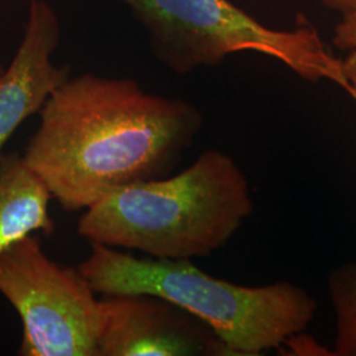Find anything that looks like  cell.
Returning <instances> with one entry per match:
<instances>
[{"label": "cell", "mask_w": 356, "mask_h": 356, "mask_svg": "<svg viewBox=\"0 0 356 356\" xmlns=\"http://www.w3.org/2000/svg\"><path fill=\"white\" fill-rule=\"evenodd\" d=\"M51 194L23 156H0V254L28 235H51Z\"/></svg>", "instance_id": "ba28073f"}, {"label": "cell", "mask_w": 356, "mask_h": 356, "mask_svg": "<svg viewBox=\"0 0 356 356\" xmlns=\"http://www.w3.org/2000/svg\"><path fill=\"white\" fill-rule=\"evenodd\" d=\"M78 268L102 296L151 294L201 319L232 356H257L288 343L316 318L318 302L291 281L244 286L191 260L135 257L99 243Z\"/></svg>", "instance_id": "3957f363"}, {"label": "cell", "mask_w": 356, "mask_h": 356, "mask_svg": "<svg viewBox=\"0 0 356 356\" xmlns=\"http://www.w3.org/2000/svg\"><path fill=\"white\" fill-rule=\"evenodd\" d=\"M342 72L346 79V90L356 99V51H348L342 61Z\"/></svg>", "instance_id": "8fae6325"}, {"label": "cell", "mask_w": 356, "mask_h": 356, "mask_svg": "<svg viewBox=\"0 0 356 356\" xmlns=\"http://www.w3.org/2000/svg\"><path fill=\"white\" fill-rule=\"evenodd\" d=\"M0 294L22 319V356H97L99 300L78 267L49 259L38 234L0 254Z\"/></svg>", "instance_id": "5b68a950"}, {"label": "cell", "mask_w": 356, "mask_h": 356, "mask_svg": "<svg viewBox=\"0 0 356 356\" xmlns=\"http://www.w3.org/2000/svg\"><path fill=\"white\" fill-rule=\"evenodd\" d=\"M23 160L66 211L164 178L201 131V113L129 78L69 76L40 111Z\"/></svg>", "instance_id": "6da1fadb"}, {"label": "cell", "mask_w": 356, "mask_h": 356, "mask_svg": "<svg viewBox=\"0 0 356 356\" xmlns=\"http://www.w3.org/2000/svg\"><path fill=\"white\" fill-rule=\"evenodd\" d=\"M325 6L329 8L341 11V13H348L356 8V0H321Z\"/></svg>", "instance_id": "7c38bea8"}, {"label": "cell", "mask_w": 356, "mask_h": 356, "mask_svg": "<svg viewBox=\"0 0 356 356\" xmlns=\"http://www.w3.org/2000/svg\"><path fill=\"white\" fill-rule=\"evenodd\" d=\"M118 1L126 4L147 29L154 57L177 74L216 66L234 53L251 51L279 60L306 79H330L347 88L342 60L310 26L275 31L229 0Z\"/></svg>", "instance_id": "277c9868"}, {"label": "cell", "mask_w": 356, "mask_h": 356, "mask_svg": "<svg viewBox=\"0 0 356 356\" xmlns=\"http://www.w3.org/2000/svg\"><path fill=\"white\" fill-rule=\"evenodd\" d=\"M332 42L341 51H356V8L343 13L341 23L335 26Z\"/></svg>", "instance_id": "30bf717a"}, {"label": "cell", "mask_w": 356, "mask_h": 356, "mask_svg": "<svg viewBox=\"0 0 356 356\" xmlns=\"http://www.w3.org/2000/svg\"><path fill=\"white\" fill-rule=\"evenodd\" d=\"M3 70H4V67H3V66H1V64H0V74L3 73Z\"/></svg>", "instance_id": "4fadbf2b"}, {"label": "cell", "mask_w": 356, "mask_h": 356, "mask_svg": "<svg viewBox=\"0 0 356 356\" xmlns=\"http://www.w3.org/2000/svg\"><path fill=\"white\" fill-rule=\"evenodd\" d=\"M254 213L250 182L229 153L207 149L176 176L129 185L86 209L79 236L153 259L207 257Z\"/></svg>", "instance_id": "7a4b0ae2"}, {"label": "cell", "mask_w": 356, "mask_h": 356, "mask_svg": "<svg viewBox=\"0 0 356 356\" xmlns=\"http://www.w3.org/2000/svg\"><path fill=\"white\" fill-rule=\"evenodd\" d=\"M327 291L335 319L331 355L356 356V261L331 270Z\"/></svg>", "instance_id": "9c48e42d"}, {"label": "cell", "mask_w": 356, "mask_h": 356, "mask_svg": "<svg viewBox=\"0 0 356 356\" xmlns=\"http://www.w3.org/2000/svg\"><path fill=\"white\" fill-rule=\"evenodd\" d=\"M97 356H232L201 319L151 294L99 300Z\"/></svg>", "instance_id": "8992f818"}, {"label": "cell", "mask_w": 356, "mask_h": 356, "mask_svg": "<svg viewBox=\"0 0 356 356\" xmlns=\"http://www.w3.org/2000/svg\"><path fill=\"white\" fill-rule=\"evenodd\" d=\"M61 26L51 4L31 0L24 35L11 64L0 74V156L19 126L38 114L70 76L69 66L53 61Z\"/></svg>", "instance_id": "52a82bcc"}]
</instances>
